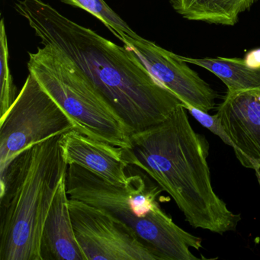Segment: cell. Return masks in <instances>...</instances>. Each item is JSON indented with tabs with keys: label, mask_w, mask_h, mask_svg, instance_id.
Returning <instances> with one entry per match:
<instances>
[{
	"label": "cell",
	"mask_w": 260,
	"mask_h": 260,
	"mask_svg": "<svg viewBox=\"0 0 260 260\" xmlns=\"http://www.w3.org/2000/svg\"><path fill=\"white\" fill-rule=\"evenodd\" d=\"M15 8L44 45L60 51L83 73L132 134L165 121L182 105L124 45L76 23L42 0H17Z\"/></svg>",
	"instance_id": "6da1fadb"
},
{
	"label": "cell",
	"mask_w": 260,
	"mask_h": 260,
	"mask_svg": "<svg viewBox=\"0 0 260 260\" xmlns=\"http://www.w3.org/2000/svg\"><path fill=\"white\" fill-rule=\"evenodd\" d=\"M186 111L181 105L165 121L132 134L123 158L168 193L194 229L220 235L235 231L241 214L229 210L213 189L209 143L194 132Z\"/></svg>",
	"instance_id": "7a4b0ae2"
},
{
	"label": "cell",
	"mask_w": 260,
	"mask_h": 260,
	"mask_svg": "<svg viewBox=\"0 0 260 260\" xmlns=\"http://www.w3.org/2000/svg\"><path fill=\"white\" fill-rule=\"evenodd\" d=\"M61 135L25 149L0 173V260H42L45 219L68 167Z\"/></svg>",
	"instance_id": "3957f363"
},
{
	"label": "cell",
	"mask_w": 260,
	"mask_h": 260,
	"mask_svg": "<svg viewBox=\"0 0 260 260\" xmlns=\"http://www.w3.org/2000/svg\"><path fill=\"white\" fill-rule=\"evenodd\" d=\"M128 173L125 185H115L71 164L67 170V191L70 199L106 210L122 220L164 259H200L190 248L202 249V239L179 228L162 211L157 202L162 188L141 170Z\"/></svg>",
	"instance_id": "277c9868"
},
{
	"label": "cell",
	"mask_w": 260,
	"mask_h": 260,
	"mask_svg": "<svg viewBox=\"0 0 260 260\" xmlns=\"http://www.w3.org/2000/svg\"><path fill=\"white\" fill-rule=\"evenodd\" d=\"M28 68L69 117L77 132L121 147H132L130 129L83 73L49 45L29 53Z\"/></svg>",
	"instance_id": "5b68a950"
},
{
	"label": "cell",
	"mask_w": 260,
	"mask_h": 260,
	"mask_svg": "<svg viewBox=\"0 0 260 260\" xmlns=\"http://www.w3.org/2000/svg\"><path fill=\"white\" fill-rule=\"evenodd\" d=\"M73 129L69 117L29 73L19 95L0 118V173L25 149Z\"/></svg>",
	"instance_id": "8992f818"
},
{
	"label": "cell",
	"mask_w": 260,
	"mask_h": 260,
	"mask_svg": "<svg viewBox=\"0 0 260 260\" xmlns=\"http://www.w3.org/2000/svg\"><path fill=\"white\" fill-rule=\"evenodd\" d=\"M69 208L86 260H165L128 225L106 210L71 199Z\"/></svg>",
	"instance_id": "52a82bcc"
},
{
	"label": "cell",
	"mask_w": 260,
	"mask_h": 260,
	"mask_svg": "<svg viewBox=\"0 0 260 260\" xmlns=\"http://www.w3.org/2000/svg\"><path fill=\"white\" fill-rule=\"evenodd\" d=\"M122 42L138 55L151 75L184 106H193L205 112L214 109L217 92L177 54L141 37H127Z\"/></svg>",
	"instance_id": "ba28073f"
},
{
	"label": "cell",
	"mask_w": 260,
	"mask_h": 260,
	"mask_svg": "<svg viewBox=\"0 0 260 260\" xmlns=\"http://www.w3.org/2000/svg\"><path fill=\"white\" fill-rule=\"evenodd\" d=\"M217 115L242 166L260 170V87L228 92Z\"/></svg>",
	"instance_id": "9c48e42d"
},
{
	"label": "cell",
	"mask_w": 260,
	"mask_h": 260,
	"mask_svg": "<svg viewBox=\"0 0 260 260\" xmlns=\"http://www.w3.org/2000/svg\"><path fill=\"white\" fill-rule=\"evenodd\" d=\"M60 147L68 165L80 166L115 185L127 183L129 165L123 158V148L92 139L75 129L60 136Z\"/></svg>",
	"instance_id": "30bf717a"
},
{
	"label": "cell",
	"mask_w": 260,
	"mask_h": 260,
	"mask_svg": "<svg viewBox=\"0 0 260 260\" xmlns=\"http://www.w3.org/2000/svg\"><path fill=\"white\" fill-rule=\"evenodd\" d=\"M66 176L67 173L59 183L45 219L41 240L42 260H86L73 226Z\"/></svg>",
	"instance_id": "8fae6325"
},
{
	"label": "cell",
	"mask_w": 260,
	"mask_h": 260,
	"mask_svg": "<svg viewBox=\"0 0 260 260\" xmlns=\"http://www.w3.org/2000/svg\"><path fill=\"white\" fill-rule=\"evenodd\" d=\"M180 60L212 73L228 88V92H240L260 87V63L252 64L246 59L191 58L178 55Z\"/></svg>",
	"instance_id": "7c38bea8"
},
{
	"label": "cell",
	"mask_w": 260,
	"mask_h": 260,
	"mask_svg": "<svg viewBox=\"0 0 260 260\" xmlns=\"http://www.w3.org/2000/svg\"><path fill=\"white\" fill-rule=\"evenodd\" d=\"M257 0H173L176 13L191 21L215 25H236L241 13Z\"/></svg>",
	"instance_id": "4fadbf2b"
},
{
	"label": "cell",
	"mask_w": 260,
	"mask_h": 260,
	"mask_svg": "<svg viewBox=\"0 0 260 260\" xmlns=\"http://www.w3.org/2000/svg\"><path fill=\"white\" fill-rule=\"evenodd\" d=\"M62 3L83 9L100 19L121 42L127 37L138 39L128 25L106 4L104 0H60Z\"/></svg>",
	"instance_id": "5bb4252c"
},
{
	"label": "cell",
	"mask_w": 260,
	"mask_h": 260,
	"mask_svg": "<svg viewBox=\"0 0 260 260\" xmlns=\"http://www.w3.org/2000/svg\"><path fill=\"white\" fill-rule=\"evenodd\" d=\"M0 118L8 112L16 100V87L9 66V47L4 19L0 23Z\"/></svg>",
	"instance_id": "9a60e30c"
},
{
	"label": "cell",
	"mask_w": 260,
	"mask_h": 260,
	"mask_svg": "<svg viewBox=\"0 0 260 260\" xmlns=\"http://www.w3.org/2000/svg\"><path fill=\"white\" fill-rule=\"evenodd\" d=\"M183 106L191 114V116H193L196 121H199L204 127L208 129L214 135L219 137L225 144L233 147L234 144H233L232 141L223 129L217 114L211 115L208 114V112H204V111L196 109L193 106H184V105Z\"/></svg>",
	"instance_id": "2e32d148"
},
{
	"label": "cell",
	"mask_w": 260,
	"mask_h": 260,
	"mask_svg": "<svg viewBox=\"0 0 260 260\" xmlns=\"http://www.w3.org/2000/svg\"><path fill=\"white\" fill-rule=\"evenodd\" d=\"M255 174H256L257 178H258V183L260 184V170H255Z\"/></svg>",
	"instance_id": "e0dca14e"
},
{
	"label": "cell",
	"mask_w": 260,
	"mask_h": 260,
	"mask_svg": "<svg viewBox=\"0 0 260 260\" xmlns=\"http://www.w3.org/2000/svg\"><path fill=\"white\" fill-rule=\"evenodd\" d=\"M171 1H173V0H170V2H171Z\"/></svg>",
	"instance_id": "ac0fdd59"
}]
</instances>
